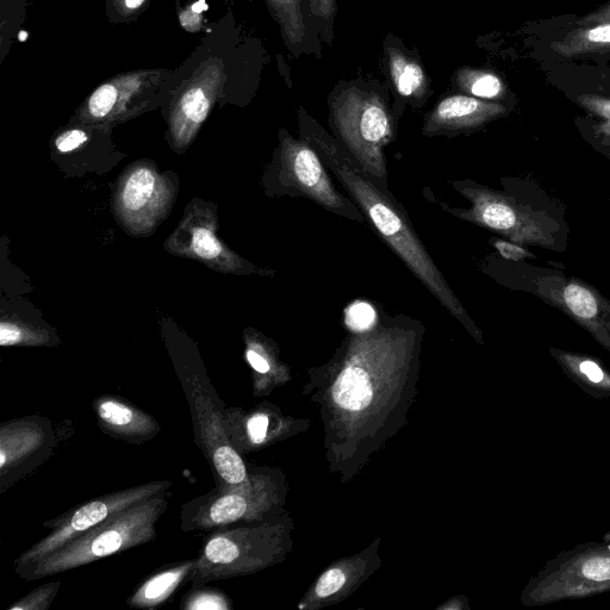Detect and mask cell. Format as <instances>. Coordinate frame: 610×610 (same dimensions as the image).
<instances>
[{
    "mask_svg": "<svg viewBox=\"0 0 610 610\" xmlns=\"http://www.w3.org/2000/svg\"><path fill=\"white\" fill-rule=\"evenodd\" d=\"M211 460L222 485L238 487L247 481V470L239 453L226 444L211 448Z\"/></svg>",
    "mask_w": 610,
    "mask_h": 610,
    "instance_id": "5bb4252c",
    "label": "cell"
},
{
    "mask_svg": "<svg viewBox=\"0 0 610 610\" xmlns=\"http://www.w3.org/2000/svg\"><path fill=\"white\" fill-rule=\"evenodd\" d=\"M117 99V90L114 85H103L93 93L90 98L89 108L93 116L102 118L110 114L114 109Z\"/></svg>",
    "mask_w": 610,
    "mask_h": 610,
    "instance_id": "44dd1931",
    "label": "cell"
},
{
    "mask_svg": "<svg viewBox=\"0 0 610 610\" xmlns=\"http://www.w3.org/2000/svg\"><path fill=\"white\" fill-rule=\"evenodd\" d=\"M192 248L199 257L204 259H214L219 257L222 248L214 234L205 228H198L192 236Z\"/></svg>",
    "mask_w": 610,
    "mask_h": 610,
    "instance_id": "603a6c76",
    "label": "cell"
},
{
    "mask_svg": "<svg viewBox=\"0 0 610 610\" xmlns=\"http://www.w3.org/2000/svg\"><path fill=\"white\" fill-rule=\"evenodd\" d=\"M247 360L255 371L263 373V375H265V373H269L271 370L269 361H267L265 357L261 356L258 351L253 350V348L247 351Z\"/></svg>",
    "mask_w": 610,
    "mask_h": 610,
    "instance_id": "f546056e",
    "label": "cell"
},
{
    "mask_svg": "<svg viewBox=\"0 0 610 610\" xmlns=\"http://www.w3.org/2000/svg\"><path fill=\"white\" fill-rule=\"evenodd\" d=\"M583 574L596 582L610 581V559L595 558L583 566Z\"/></svg>",
    "mask_w": 610,
    "mask_h": 610,
    "instance_id": "d4e9b609",
    "label": "cell"
},
{
    "mask_svg": "<svg viewBox=\"0 0 610 610\" xmlns=\"http://www.w3.org/2000/svg\"><path fill=\"white\" fill-rule=\"evenodd\" d=\"M48 433L51 428L45 422L17 421L9 422L2 427V463L0 468L4 472L6 469L16 468L18 464L26 462L28 457L35 456L39 448L48 445Z\"/></svg>",
    "mask_w": 610,
    "mask_h": 610,
    "instance_id": "30bf717a",
    "label": "cell"
},
{
    "mask_svg": "<svg viewBox=\"0 0 610 610\" xmlns=\"http://www.w3.org/2000/svg\"><path fill=\"white\" fill-rule=\"evenodd\" d=\"M95 408L99 426L112 438L141 444L153 439L160 432V427L153 417L126 402L118 401L117 398H99Z\"/></svg>",
    "mask_w": 610,
    "mask_h": 610,
    "instance_id": "ba28073f",
    "label": "cell"
},
{
    "mask_svg": "<svg viewBox=\"0 0 610 610\" xmlns=\"http://www.w3.org/2000/svg\"><path fill=\"white\" fill-rule=\"evenodd\" d=\"M86 141L87 135L82 130H71V132L60 136L58 141H56V147H58L60 152L67 153L82 146Z\"/></svg>",
    "mask_w": 610,
    "mask_h": 610,
    "instance_id": "4316f807",
    "label": "cell"
},
{
    "mask_svg": "<svg viewBox=\"0 0 610 610\" xmlns=\"http://www.w3.org/2000/svg\"><path fill=\"white\" fill-rule=\"evenodd\" d=\"M298 133L314 147L327 170L357 204L366 217L367 226L375 229L379 238L431 292L441 307L471 328L473 325L469 314L417 235L406 208L389 189L373 180L339 141L303 107L298 109Z\"/></svg>",
    "mask_w": 610,
    "mask_h": 610,
    "instance_id": "6da1fadb",
    "label": "cell"
},
{
    "mask_svg": "<svg viewBox=\"0 0 610 610\" xmlns=\"http://www.w3.org/2000/svg\"><path fill=\"white\" fill-rule=\"evenodd\" d=\"M385 70H387L395 103L392 111L397 118L408 108L419 110L432 96L431 80L423 67L420 56L404 46L400 37L392 34L384 40Z\"/></svg>",
    "mask_w": 610,
    "mask_h": 610,
    "instance_id": "8992f818",
    "label": "cell"
},
{
    "mask_svg": "<svg viewBox=\"0 0 610 610\" xmlns=\"http://www.w3.org/2000/svg\"><path fill=\"white\" fill-rule=\"evenodd\" d=\"M197 559L179 563L158 572L143 582L128 600L132 608H155L163 605L186 581H190Z\"/></svg>",
    "mask_w": 610,
    "mask_h": 610,
    "instance_id": "8fae6325",
    "label": "cell"
},
{
    "mask_svg": "<svg viewBox=\"0 0 610 610\" xmlns=\"http://www.w3.org/2000/svg\"><path fill=\"white\" fill-rule=\"evenodd\" d=\"M155 186V177L148 168H139L129 178L123 192V203L130 211H138L145 207L151 199Z\"/></svg>",
    "mask_w": 610,
    "mask_h": 610,
    "instance_id": "2e32d148",
    "label": "cell"
},
{
    "mask_svg": "<svg viewBox=\"0 0 610 610\" xmlns=\"http://www.w3.org/2000/svg\"><path fill=\"white\" fill-rule=\"evenodd\" d=\"M59 587L60 583L43 585V587L36 589L35 593L28 595L26 599L21 600L11 609H47L49 606H51L55 595L58 594Z\"/></svg>",
    "mask_w": 610,
    "mask_h": 610,
    "instance_id": "7402d4cb",
    "label": "cell"
},
{
    "mask_svg": "<svg viewBox=\"0 0 610 610\" xmlns=\"http://www.w3.org/2000/svg\"><path fill=\"white\" fill-rule=\"evenodd\" d=\"M345 582L346 577L344 572L338 569L329 570L317 583L316 594L320 597L331 596L344 587Z\"/></svg>",
    "mask_w": 610,
    "mask_h": 610,
    "instance_id": "cb8c5ba5",
    "label": "cell"
},
{
    "mask_svg": "<svg viewBox=\"0 0 610 610\" xmlns=\"http://www.w3.org/2000/svg\"><path fill=\"white\" fill-rule=\"evenodd\" d=\"M588 37L591 42L610 43V26L591 30Z\"/></svg>",
    "mask_w": 610,
    "mask_h": 610,
    "instance_id": "1f68e13d",
    "label": "cell"
},
{
    "mask_svg": "<svg viewBox=\"0 0 610 610\" xmlns=\"http://www.w3.org/2000/svg\"><path fill=\"white\" fill-rule=\"evenodd\" d=\"M332 135L358 165L389 189L387 148L397 138V118L387 87L375 79L357 78L336 84L328 97Z\"/></svg>",
    "mask_w": 610,
    "mask_h": 610,
    "instance_id": "7a4b0ae2",
    "label": "cell"
},
{
    "mask_svg": "<svg viewBox=\"0 0 610 610\" xmlns=\"http://www.w3.org/2000/svg\"><path fill=\"white\" fill-rule=\"evenodd\" d=\"M319 154L307 140L295 139L280 130L275 179L279 195L303 197L344 219L367 224L366 217L352 198L336 188Z\"/></svg>",
    "mask_w": 610,
    "mask_h": 610,
    "instance_id": "277c9868",
    "label": "cell"
},
{
    "mask_svg": "<svg viewBox=\"0 0 610 610\" xmlns=\"http://www.w3.org/2000/svg\"><path fill=\"white\" fill-rule=\"evenodd\" d=\"M171 487L172 482L161 481L117 491V493L104 495L87 502L82 507L61 516L59 520L46 524L45 526L51 528L52 531L16 560V572L39 563L40 560L70 543L71 540L80 537L91 528L103 524L123 510L167 493Z\"/></svg>",
    "mask_w": 610,
    "mask_h": 610,
    "instance_id": "5b68a950",
    "label": "cell"
},
{
    "mask_svg": "<svg viewBox=\"0 0 610 610\" xmlns=\"http://www.w3.org/2000/svg\"><path fill=\"white\" fill-rule=\"evenodd\" d=\"M381 311L370 302L357 301L345 310V321L348 328L354 333L370 331L377 325Z\"/></svg>",
    "mask_w": 610,
    "mask_h": 610,
    "instance_id": "e0dca14e",
    "label": "cell"
},
{
    "mask_svg": "<svg viewBox=\"0 0 610 610\" xmlns=\"http://www.w3.org/2000/svg\"><path fill=\"white\" fill-rule=\"evenodd\" d=\"M269 3L290 53L295 58L302 55L321 58V39L304 16L302 0H269Z\"/></svg>",
    "mask_w": 610,
    "mask_h": 610,
    "instance_id": "9c48e42d",
    "label": "cell"
},
{
    "mask_svg": "<svg viewBox=\"0 0 610 610\" xmlns=\"http://www.w3.org/2000/svg\"><path fill=\"white\" fill-rule=\"evenodd\" d=\"M182 108L184 115L188 117L190 121L201 123L208 115L209 102L201 89H194L184 96Z\"/></svg>",
    "mask_w": 610,
    "mask_h": 610,
    "instance_id": "ffe728a7",
    "label": "cell"
},
{
    "mask_svg": "<svg viewBox=\"0 0 610 610\" xmlns=\"http://www.w3.org/2000/svg\"><path fill=\"white\" fill-rule=\"evenodd\" d=\"M185 609L194 610H222L228 609V601L224 599V596L219 591L214 590H199L197 593L190 594L185 599L183 606Z\"/></svg>",
    "mask_w": 610,
    "mask_h": 610,
    "instance_id": "d6986e66",
    "label": "cell"
},
{
    "mask_svg": "<svg viewBox=\"0 0 610 610\" xmlns=\"http://www.w3.org/2000/svg\"><path fill=\"white\" fill-rule=\"evenodd\" d=\"M494 114V108L468 95L447 96L429 111L422 134L427 138H456L481 126Z\"/></svg>",
    "mask_w": 610,
    "mask_h": 610,
    "instance_id": "52a82bcc",
    "label": "cell"
},
{
    "mask_svg": "<svg viewBox=\"0 0 610 610\" xmlns=\"http://www.w3.org/2000/svg\"><path fill=\"white\" fill-rule=\"evenodd\" d=\"M494 246L497 248V251H499L503 255L504 258L510 260H519L525 258L527 255V252L521 250L520 247L508 244V242L496 241Z\"/></svg>",
    "mask_w": 610,
    "mask_h": 610,
    "instance_id": "f1b7e54d",
    "label": "cell"
},
{
    "mask_svg": "<svg viewBox=\"0 0 610 610\" xmlns=\"http://www.w3.org/2000/svg\"><path fill=\"white\" fill-rule=\"evenodd\" d=\"M581 371L590 379V381L595 383L602 382L603 372L599 366L593 363V361H584V363L581 365Z\"/></svg>",
    "mask_w": 610,
    "mask_h": 610,
    "instance_id": "4dcf8cb0",
    "label": "cell"
},
{
    "mask_svg": "<svg viewBox=\"0 0 610 610\" xmlns=\"http://www.w3.org/2000/svg\"><path fill=\"white\" fill-rule=\"evenodd\" d=\"M373 390L369 373L356 364L347 366L340 373L333 387L334 401L341 408L360 412L370 406Z\"/></svg>",
    "mask_w": 610,
    "mask_h": 610,
    "instance_id": "7c38bea8",
    "label": "cell"
},
{
    "mask_svg": "<svg viewBox=\"0 0 610 610\" xmlns=\"http://www.w3.org/2000/svg\"><path fill=\"white\" fill-rule=\"evenodd\" d=\"M564 298L572 313L583 319H591L597 313V304L593 295L581 286L571 284L565 289Z\"/></svg>",
    "mask_w": 610,
    "mask_h": 610,
    "instance_id": "ac0fdd59",
    "label": "cell"
},
{
    "mask_svg": "<svg viewBox=\"0 0 610 610\" xmlns=\"http://www.w3.org/2000/svg\"><path fill=\"white\" fill-rule=\"evenodd\" d=\"M167 507L165 493L123 510L71 540L39 563L17 571V575L28 582L42 580L151 543L157 538L158 521Z\"/></svg>",
    "mask_w": 610,
    "mask_h": 610,
    "instance_id": "3957f363",
    "label": "cell"
},
{
    "mask_svg": "<svg viewBox=\"0 0 610 610\" xmlns=\"http://www.w3.org/2000/svg\"><path fill=\"white\" fill-rule=\"evenodd\" d=\"M22 339L20 329L14 326H8L3 323L0 327V344L2 346H12L18 344Z\"/></svg>",
    "mask_w": 610,
    "mask_h": 610,
    "instance_id": "83f0119b",
    "label": "cell"
},
{
    "mask_svg": "<svg viewBox=\"0 0 610 610\" xmlns=\"http://www.w3.org/2000/svg\"><path fill=\"white\" fill-rule=\"evenodd\" d=\"M303 12L311 29L327 45H332L334 39V21L338 14L336 0H302Z\"/></svg>",
    "mask_w": 610,
    "mask_h": 610,
    "instance_id": "4fadbf2b",
    "label": "cell"
},
{
    "mask_svg": "<svg viewBox=\"0 0 610 610\" xmlns=\"http://www.w3.org/2000/svg\"><path fill=\"white\" fill-rule=\"evenodd\" d=\"M267 428H269V417L257 414L247 422V431L254 444L263 443L266 439Z\"/></svg>",
    "mask_w": 610,
    "mask_h": 610,
    "instance_id": "484cf974",
    "label": "cell"
},
{
    "mask_svg": "<svg viewBox=\"0 0 610 610\" xmlns=\"http://www.w3.org/2000/svg\"><path fill=\"white\" fill-rule=\"evenodd\" d=\"M452 84L457 91H465L476 98L490 99L499 96L501 82L493 74H481L462 68L453 74Z\"/></svg>",
    "mask_w": 610,
    "mask_h": 610,
    "instance_id": "9a60e30c",
    "label": "cell"
},
{
    "mask_svg": "<svg viewBox=\"0 0 610 610\" xmlns=\"http://www.w3.org/2000/svg\"><path fill=\"white\" fill-rule=\"evenodd\" d=\"M145 0H126V5L129 9H138Z\"/></svg>",
    "mask_w": 610,
    "mask_h": 610,
    "instance_id": "d6a6232c",
    "label": "cell"
}]
</instances>
